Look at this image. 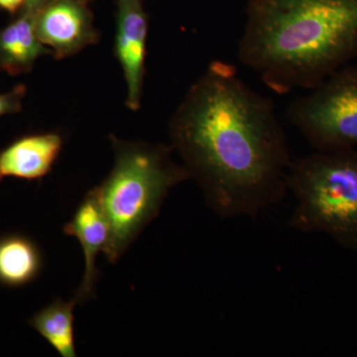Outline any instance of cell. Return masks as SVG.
Returning <instances> with one entry per match:
<instances>
[{
  "mask_svg": "<svg viewBox=\"0 0 357 357\" xmlns=\"http://www.w3.org/2000/svg\"><path fill=\"white\" fill-rule=\"evenodd\" d=\"M62 147V136L57 133L18 138L0 151V183L8 177L41 180L51 172Z\"/></svg>",
  "mask_w": 357,
  "mask_h": 357,
  "instance_id": "cell-9",
  "label": "cell"
},
{
  "mask_svg": "<svg viewBox=\"0 0 357 357\" xmlns=\"http://www.w3.org/2000/svg\"><path fill=\"white\" fill-rule=\"evenodd\" d=\"M171 146L223 220H255L287 194L291 159L274 102L213 61L169 121Z\"/></svg>",
  "mask_w": 357,
  "mask_h": 357,
  "instance_id": "cell-1",
  "label": "cell"
},
{
  "mask_svg": "<svg viewBox=\"0 0 357 357\" xmlns=\"http://www.w3.org/2000/svg\"><path fill=\"white\" fill-rule=\"evenodd\" d=\"M84 1L88 2V1H89V0H84Z\"/></svg>",
  "mask_w": 357,
  "mask_h": 357,
  "instance_id": "cell-16",
  "label": "cell"
},
{
  "mask_svg": "<svg viewBox=\"0 0 357 357\" xmlns=\"http://www.w3.org/2000/svg\"><path fill=\"white\" fill-rule=\"evenodd\" d=\"M286 187L296 199L291 229L326 234L357 252V148L296 159L289 167Z\"/></svg>",
  "mask_w": 357,
  "mask_h": 357,
  "instance_id": "cell-4",
  "label": "cell"
},
{
  "mask_svg": "<svg viewBox=\"0 0 357 357\" xmlns=\"http://www.w3.org/2000/svg\"><path fill=\"white\" fill-rule=\"evenodd\" d=\"M51 0H27L24 6L32 7V8L40 9L46 6Z\"/></svg>",
  "mask_w": 357,
  "mask_h": 357,
  "instance_id": "cell-15",
  "label": "cell"
},
{
  "mask_svg": "<svg viewBox=\"0 0 357 357\" xmlns=\"http://www.w3.org/2000/svg\"><path fill=\"white\" fill-rule=\"evenodd\" d=\"M148 15L142 0L117 2L115 54L123 70L128 86L126 105L139 109L145 77Z\"/></svg>",
  "mask_w": 357,
  "mask_h": 357,
  "instance_id": "cell-7",
  "label": "cell"
},
{
  "mask_svg": "<svg viewBox=\"0 0 357 357\" xmlns=\"http://www.w3.org/2000/svg\"><path fill=\"white\" fill-rule=\"evenodd\" d=\"M64 232L76 237L84 251L86 270L74 297L79 304L96 297V284L100 275L96 268V257L105 250L109 236L107 215L93 189L89 190L72 220L66 223Z\"/></svg>",
  "mask_w": 357,
  "mask_h": 357,
  "instance_id": "cell-8",
  "label": "cell"
},
{
  "mask_svg": "<svg viewBox=\"0 0 357 357\" xmlns=\"http://www.w3.org/2000/svg\"><path fill=\"white\" fill-rule=\"evenodd\" d=\"M27 0H0V7L11 14L20 13Z\"/></svg>",
  "mask_w": 357,
  "mask_h": 357,
  "instance_id": "cell-14",
  "label": "cell"
},
{
  "mask_svg": "<svg viewBox=\"0 0 357 357\" xmlns=\"http://www.w3.org/2000/svg\"><path fill=\"white\" fill-rule=\"evenodd\" d=\"M288 121L316 151L357 148V65H345L290 103Z\"/></svg>",
  "mask_w": 357,
  "mask_h": 357,
  "instance_id": "cell-5",
  "label": "cell"
},
{
  "mask_svg": "<svg viewBox=\"0 0 357 357\" xmlns=\"http://www.w3.org/2000/svg\"><path fill=\"white\" fill-rule=\"evenodd\" d=\"M26 93L27 86L23 84H17L6 93H0V117L20 112Z\"/></svg>",
  "mask_w": 357,
  "mask_h": 357,
  "instance_id": "cell-13",
  "label": "cell"
},
{
  "mask_svg": "<svg viewBox=\"0 0 357 357\" xmlns=\"http://www.w3.org/2000/svg\"><path fill=\"white\" fill-rule=\"evenodd\" d=\"M42 256L36 244L20 234L0 237V284L23 287L38 277Z\"/></svg>",
  "mask_w": 357,
  "mask_h": 357,
  "instance_id": "cell-11",
  "label": "cell"
},
{
  "mask_svg": "<svg viewBox=\"0 0 357 357\" xmlns=\"http://www.w3.org/2000/svg\"><path fill=\"white\" fill-rule=\"evenodd\" d=\"M86 3L84 0H51L39 9L37 35L56 59L70 57L98 41L100 33Z\"/></svg>",
  "mask_w": 357,
  "mask_h": 357,
  "instance_id": "cell-6",
  "label": "cell"
},
{
  "mask_svg": "<svg viewBox=\"0 0 357 357\" xmlns=\"http://www.w3.org/2000/svg\"><path fill=\"white\" fill-rule=\"evenodd\" d=\"M110 140L114 168L93 189L109 227L103 253L107 261L115 263L157 218L171 189L191 176L174 162L171 145L124 141L114 135Z\"/></svg>",
  "mask_w": 357,
  "mask_h": 357,
  "instance_id": "cell-3",
  "label": "cell"
},
{
  "mask_svg": "<svg viewBox=\"0 0 357 357\" xmlns=\"http://www.w3.org/2000/svg\"><path fill=\"white\" fill-rule=\"evenodd\" d=\"M237 56L275 93L311 91L357 58V0H250Z\"/></svg>",
  "mask_w": 357,
  "mask_h": 357,
  "instance_id": "cell-2",
  "label": "cell"
},
{
  "mask_svg": "<svg viewBox=\"0 0 357 357\" xmlns=\"http://www.w3.org/2000/svg\"><path fill=\"white\" fill-rule=\"evenodd\" d=\"M38 10L23 6L17 17L0 30V70L10 76L28 74L40 57L53 55L37 35Z\"/></svg>",
  "mask_w": 357,
  "mask_h": 357,
  "instance_id": "cell-10",
  "label": "cell"
},
{
  "mask_svg": "<svg viewBox=\"0 0 357 357\" xmlns=\"http://www.w3.org/2000/svg\"><path fill=\"white\" fill-rule=\"evenodd\" d=\"M76 299H57L29 319V325L40 333L62 357H77L75 344L74 307Z\"/></svg>",
  "mask_w": 357,
  "mask_h": 357,
  "instance_id": "cell-12",
  "label": "cell"
}]
</instances>
